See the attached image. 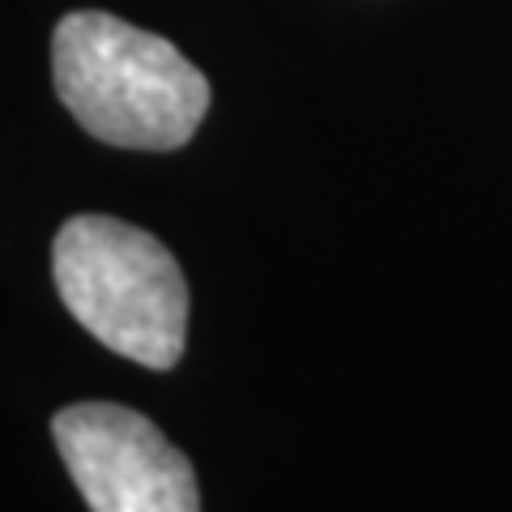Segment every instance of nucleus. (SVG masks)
Wrapping results in <instances>:
<instances>
[{
  "label": "nucleus",
  "mask_w": 512,
  "mask_h": 512,
  "mask_svg": "<svg viewBox=\"0 0 512 512\" xmlns=\"http://www.w3.org/2000/svg\"><path fill=\"white\" fill-rule=\"evenodd\" d=\"M52 82L69 116L116 150H180L210 111V82L180 47L103 9L56 22Z\"/></svg>",
  "instance_id": "obj_1"
},
{
  "label": "nucleus",
  "mask_w": 512,
  "mask_h": 512,
  "mask_svg": "<svg viewBox=\"0 0 512 512\" xmlns=\"http://www.w3.org/2000/svg\"><path fill=\"white\" fill-rule=\"evenodd\" d=\"M52 278L90 338L150 372H171L188 342V282L150 231L111 214H77L56 231Z\"/></svg>",
  "instance_id": "obj_2"
},
{
  "label": "nucleus",
  "mask_w": 512,
  "mask_h": 512,
  "mask_svg": "<svg viewBox=\"0 0 512 512\" xmlns=\"http://www.w3.org/2000/svg\"><path fill=\"white\" fill-rule=\"evenodd\" d=\"M52 440L90 512H201L192 461L141 410L64 406L52 419Z\"/></svg>",
  "instance_id": "obj_3"
}]
</instances>
